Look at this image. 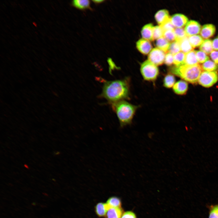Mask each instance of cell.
<instances>
[{
	"mask_svg": "<svg viewBox=\"0 0 218 218\" xmlns=\"http://www.w3.org/2000/svg\"><path fill=\"white\" fill-rule=\"evenodd\" d=\"M128 80L106 81L104 84L101 96L111 104L128 99L129 95Z\"/></svg>",
	"mask_w": 218,
	"mask_h": 218,
	"instance_id": "6da1fadb",
	"label": "cell"
},
{
	"mask_svg": "<svg viewBox=\"0 0 218 218\" xmlns=\"http://www.w3.org/2000/svg\"><path fill=\"white\" fill-rule=\"evenodd\" d=\"M112 107L116 113L121 128L131 123L138 106L122 100L112 103Z\"/></svg>",
	"mask_w": 218,
	"mask_h": 218,
	"instance_id": "7a4b0ae2",
	"label": "cell"
},
{
	"mask_svg": "<svg viewBox=\"0 0 218 218\" xmlns=\"http://www.w3.org/2000/svg\"><path fill=\"white\" fill-rule=\"evenodd\" d=\"M170 71L186 81L194 84L198 81L202 68L199 64L192 66L183 64L172 67Z\"/></svg>",
	"mask_w": 218,
	"mask_h": 218,
	"instance_id": "3957f363",
	"label": "cell"
},
{
	"mask_svg": "<svg viewBox=\"0 0 218 218\" xmlns=\"http://www.w3.org/2000/svg\"><path fill=\"white\" fill-rule=\"evenodd\" d=\"M140 70L144 79L148 81H155L159 73L157 66L148 60L145 61L141 64Z\"/></svg>",
	"mask_w": 218,
	"mask_h": 218,
	"instance_id": "277c9868",
	"label": "cell"
},
{
	"mask_svg": "<svg viewBox=\"0 0 218 218\" xmlns=\"http://www.w3.org/2000/svg\"><path fill=\"white\" fill-rule=\"evenodd\" d=\"M218 80V74L217 71H203L198 80L199 84L202 86L209 88L215 84Z\"/></svg>",
	"mask_w": 218,
	"mask_h": 218,
	"instance_id": "5b68a950",
	"label": "cell"
},
{
	"mask_svg": "<svg viewBox=\"0 0 218 218\" xmlns=\"http://www.w3.org/2000/svg\"><path fill=\"white\" fill-rule=\"evenodd\" d=\"M165 52L157 48H153L150 52L148 60L156 66L162 64L164 61Z\"/></svg>",
	"mask_w": 218,
	"mask_h": 218,
	"instance_id": "8992f818",
	"label": "cell"
},
{
	"mask_svg": "<svg viewBox=\"0 0 218 218\" xmlns=\"http://www.w3.org/2000/svg\"><path fill=\"white\" fill-rule=\"evenodd\" d=\"M201 26L197 21L190 20L188 22L185 28V30L187 36H190L199 33Z\"/></svg>",
	"mask_w": 218,
	"mask_h": 218,
	"instance_id": "52a82bcc",
	"label": "cell"
},
{
	"mask_svg": "<svg viewBox=\"0 0 218 218\" xmlns=\"http://www.w3.org/2000/svg\"><path fill=\"white\" fill-rule=\"evenodd\" d=\"M171 22L175 28H181L187 24L188 19L185 15L180 13L173 15L171 17Z\"/></svg>",
	"mask_w": 218,
	"mask_h": 218,
	"instance_id": "ba28073f",
	"label": "cell"
},
{
	"mask_svg": "<svg viewBox=\"0 0 218 218\" xmlns=\"http://www.w3.org/2000/svg\"><path fill=\"white\" fill-rule=\"evenodd\" d=\"M136 47L140 52L144 54H148L152 50V46L149 41L143 38L137 41Z\"/></svg>",
	"mask_w": 218,
	"mask_h": 218,
	"instance_id": "9c48e42d",
	"label": "cell"
},
{
	"mask_svg": "<svg viewBox=\"0 0 218 218\" xmlns=\"http://www.w3.org/2000/svg\"><path fill=\"white\" fill-rule=\"evenodd\" d=\"M216 31L215 25L209 24L203 25L201 28L200 34L204 38H208L213 36Z\"/></svg>",
	"mask_w": 218,
	"mask_h": 218,
	"instance_id": "30bf717a",
	"label": "cell"
},
{
	"mask_svg": "<svg viewBox=\"0 0 218 218\" xmlns=\"http://www.w3.org/2000/svg\"><path fill=\"white\" fill-rule=\"evenodd\" d=\"M188 88L187 83L185 81L180 80L176 83L173 86L174 92L178 95L185 94Z\"/></svg>",
	"mask_w": 218,
	"mask_h": 218,
	"instance_id": "8fae6325",
	"label": "cell"
},
{
	"mask_svg": "<svg viewBox=\"0 0 218 218\" xmlns=\"http://www.w3.org/2000/svg\"><path fill=\"white\" fill-rule=\"evenodd\" d=\"M154 26L152 23L144 25L141 30V34L143 38L148 41L154 40L153 31Z\"/></svg>",
	"mask_w": 218,
	"mask_h": 218,
	"instance_id": "7c38bea8",
	"label": "cell"
},
{
	"mask_svg": "<svg viewBox=\"0 0 218 218\" xmlns=\"http://www.w3.org/2000/svg\"><path fill=\"white\" fill-rule=\"evenodd\" d=\"M155 19L159 25H161L170 18L168 11L161 9L158 11L155 14Z\"/></svg>",
	"mask_w": 218,
	"mask_h": 218,
	"instance_id": "4fadbf2b",
	"label": "cell"
},
{
	"mask_svg": "<svg viewBox=\"0 0 218 218\" xmlns=\"http://www.w3.org/2000/svg\"><path fill=\"white\" fill-rule=\"evenodd\" d=\"M198 64L196 51L192 50L185 54L184 64L192 66Z\"/></svg>",
	"mask_w": 218,
	"mask_h": 218,
	"instance_id": "5bb4252c",
	"label": "cell"
},
{
	"mask_svg": "<svg viewBox=\"0 0 218 218\" xmlns=\"http://www.w3.org/2000/svg\"><path fill=\"white\" fill-rule=\"evenodd\" d=\"M71 4L73 6L80 10L91 9L90 1L88 0H74L72 1Z\"/></svg>",
	"mask_w": 218,
	"mask_h": 218,
	"instance_id": "9a60e30c",
	"label": "cell"
},
{
	"mask_svg": "<svg viewBox=\"0 0 218 218\" xmlns=\"http://www.w3.org/2000/svg\"><path fill=\"white\" fill-rule=\"evenodd\" d=\"M123 213L121 208L110 207L105 216L106 218H121Z\"/></svg>",
	"mask_w": 218,
	"mask_h": 218,
	"instance_id": "2e32d148",
	"label": "cell"
},
{
	"mask_svg": "<svg viewBox=\"0 0 218 218\" xmlns=\"http://www.w3.org/2000/svg\"><path fill=\"white\" fill-rule=\"evenodd\" d=\"M181 51L185 54L193 50V47L190 44L188 38L187 36L179 41Z\"/></svg>",
	"mask_w": 218,
	"mask_h": 218,
	"instance_id": "e0dca14e",
	"label": "cell"
},
{
	"mask_svg": "<svg viewBox=\"0 0 218 218\" xmlns=\"http://www.w3.org/2000/svg\"><path fill=\"white\" fill-rule=\"evenodd\" d=\"M170 43L163 36L157 39L156 45L157 48L165 52L168 51Z\"/></svg>",
	"mask_w": 218,
	"mask_h": 218,
	"instance_id": "ac0fdd59",
	"label": "cell"
},
{
	"mask_svg": "<svg viewBox=\"0 0 218 218\" xmlns=\"http://www.w3.org/2000/svg\"><path fill=\"white\" fill-rule=\"evenodd\" d=\"M109 208L106 203H100L96 206V212L99 216H106Z\"/></svg>",
	"mask_w": 218,
	"mask_h": 218,
	"instance_id": "d6986e66",
	"label": "cell"
},
{
	"mask_svg": "<svg viewBox=\"0 0 218 218\" xmlns=\"http://www.w3.org/2000/svg\"><path fill=\"white\" fill-rule=\"evenodd\" d=\"M201 67L206 71H215L218 70V65L211 60H208L203 63Z\"/></svg>",
	"mask_w": 218,
	"mask_h": 218,
	"instance_id": "ffe728a7",
	"label": "cell"
},
{
	"mask_svg": "<svg viewBox=\"0 0 218 218\" xmlns=\"http://www.w3.org/2000/svg\"><path fill=\"white\" fill-rule=\"evenodd\" d=\"M175 81V78L173 74L171 73L167 74L165 76L164 78L163 85L167 88H170L173 86Z\"/></svg>",
	"mask_w": 218,
	"mask_h": 218,
	"instance_id": "44dd1931",
	"label": "cell"
},
{
	"mask_svg": "<svg viewBox=\"0 0 218 218\" xmlns=\"http://www.w3.org/2000/svg\"><path fill=\"white\" fill-rule=\"evenodd\" d=\"M200 49L207 54L213 51L212 41L209 39H205L200 46Z\"/></svg>",
	"mask_w": 218,
	"mask_h": 218,
	"instance_id": "7402d4cb",
	"label": "cell"
},
{
	"mask_svg": "<svg viewBox=\"0 0 218 218\" xmlns=\"http://www.w3.org/2000/svg\"><path fill=\"white\" fill-rule=\"evenodd\" d=\"M189 42L193 48L197 47L202 43L203 38L199 35H194L188 37Z\"/></svg>",
	"mask_w": 218,
	"mask_h": 218,
	"instance_id": "603a6c76",
	"label": "cell"
},
{
	"mask_svg": "<svg viewBox=\"0 0 218 218\" xmlns=\"http://www.w3.org/2000/svg\"><path fill=\"white\" fill-rule=\"evenodd\" d=\"M185 54L184 52L180 51L173 55V64L175 66L184 64Z\"/></svg>",
	"mask_w": 218,
	"mask_h": 218,
	"instance_id": "cb8c5ba5",
	"label": "cell"
},
{
	"mask_svg": "<svg viewBox=\"0 0 218 218\" xmlns=\"http://www.w3.org/2000/svg\"><path fill=\"white\" fill-rule=\"evenodd\" d=\"M106 203L109 207L121 208V203L120 200L116 197H112L109 198Z\"/></svg>",
	"mask_w": 218,
	"mask_h": 218,
	"instance_id": "d4e9b609",
	"label": "cell"
},
{
	"mask_svg": "<svg viewBox=\"0 0 218 218\" xmlns=\"http://www.w3.org/2000/svg\"><path fill=\"white\" fill-rule=\"evenodd\" d=\"M174 31L176 36V41H179L181 39L187 36L185 29L182 28H175Z\"/></svg>",
	"mask_w": 218,
	"mask_h": 218,
	"instance_id": "484cf974",
	"label": "cell"
},
{
	"mask_svg": "<svg viewBox=\"0 0 218 218\" xmlns=\"http://www.w3.org/2000/svg\"><path fill=\"white\" fill-rule=\"evenodd\" d=\"M208 208V218H218V204L209 205Z\"/></svg>",
	"mask_w": 218,
	"mask_h": 218,
	"instance_id": "4316f807",
	"label": "cell"
},
{
	"mask_svg": "<svg viewBox=\"0 0 218 218\" xmlns=\"http://www.w3.org/2000/svg\"><path fill=\"white\" fill-rule=\"evenodd\" d=\"M181 51L180 43L179 41H175L170 43L168 51L174 55Z\"/></svg>",
	"mask_w": 218,
	"mask_h": 218,
	"instance_id": "83f0119b",
	"label": "cell"
},
{
	"mask_svg": "<svg viewBox=\"0 0 218 218\" xmlns=\"http://www.w3.org/2000/svg\"><path fill=\"white\" fill-rule=\"evenodd\" d=\"M196 54L198 62L204 63L209 59V57L202 51H196Z\"/></svg>",
	"mask_w": 218,
	"mask_h": 218,
	"instance_id": "f1b7e54d",
	"label": "cell"
},
{
	"mask_svg": "<svg viewBox=\"0 0 218 218\" xmlns=\"http://www.w3.org/2000/svg\"><path fill=\"white\" fill-rule=\"evenodd\" d=\"M164 30L160 25L154 26L153 31V37L154 40L158 39L163 37Z\"/></svg>",
	"mask_w": 218,
	"mask_h": 218,
	"instance_id": "f546056e",
	"label": "cell"
},
{
	"mask_svg": "<svg viewBox=\"0 0 218 218\" xmlns=\"http://www.w3.org/2000/svg\"><path fill=\"white\" fill-rule=\"evenodd\" d=\"M163 37L169 42L176 40V36L173 30H168L164 31Z\"/></svg>",
	"mask_w": 218,
	"mask_h": 218,
	"instance_id": "4dcf8cb0",
	"label": "cell"
},
{
	"mask_svg": "<svg viewBox=\"0 0 218 218\" xmlns=\"http://www.w3.org/2000/svg\"><path fill=\"white\" fill-rule=\"evenodd\" d=\"M173 55L169 52L166 54L164 62L166 65L170 66L173 63Z\"/></svg>",
	"mask_w": 218,
	"mask_h": 218,
	"instance_id": "1f68e13d",
	"label": "cell"
},
{
	"mask_svg": "<svg viewBox=\"0 0 218 218\" xmlns=\"http://www.w3.org/2000/svg\"><path fill=\"white\" fill-rule=\"evenodd\" d=\"M160 26L161 27L164 31L168 30H173L175 28L174 27L171 22V18L163 24Z\"/></svg>",
	"mask_w": 218,
	"mask_h": 218,
	"instance_id": "d6a6232c",
	"label": "cell"
},
{
	"mask_svg": "<svg viewBox=\"0 0 218 218\" xmlns=\"http://www.w3.org/2000/svg\"><path fill=\"white\" fill-rule=\"evenodd\" d=\"M121 218H137L135 213L131 211H127L123 213Z\"/></svg>",
	"mask_w": 218,
	"mask_h": 218,
	"instance_id": "836d02e7",
	"label": "cell"
},
{
	"mask_svg": "<svg viewBox=\"0 0 218 218\" xmlns=\"http://www.w3.org/2000/svg\"><path fill=\"white\" fill-rule=\"evenodd\" d=\"M210 57L216 63L218 64V51H213L210 54Z\"/></svg>",
	"mask_w": 218,
	"mask_h": 218,
	"instance_id": "e575fe53",
	"label": "cell"
},
{
	"mask_svg": "<svg viewBox=\"0 0 218 218\" xmlns=\"http://www.w3.org/2000/svg\"><path fill=\"white\" fill-rule=\"evenodd\" d=\"M212 46L213 49L218 50V36L213 40Z\"/></svg>",
	"mask_w": 218,
	"mask_h": 218,
	"instance_id": "d590c367",
	"label": "cell"
},
{
	"mask_svg": "<svg viewBox=\"0 0 218 218\" xmlns=\"http://www.w3.org/2000/svg\"><path fill=\"white\" fill-rule=\"evenodd\" d=\"M92 1L95 3L96 4H100L102 3L105 1L104 0H92Z\"/></svg>",
	"mask_w": 218,
	"mask_h": 218,
	"instance_id": "8d00e7d4",
	"label": "cell"
},
{
	"mask_svg": "<svg viewBox=\"0 0 218 218\" xmlns=\"http://www.w3.org/2000/svg\"><path fill=\"white\" fill-rule=\"evenodd\" d=\"M24 166L27 168H28V166H27V165L26 164H25L24 165Z\"/></svg>",
	"mask_w": 218,
	"mask_h": 218,
	"instance_id": "74e56055",
	"label": "cell"
}]
</instances>
